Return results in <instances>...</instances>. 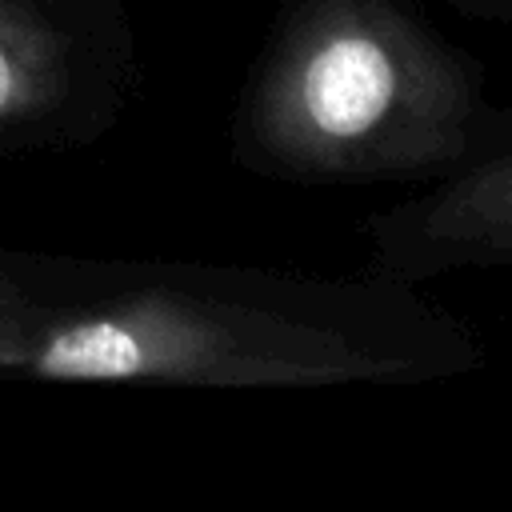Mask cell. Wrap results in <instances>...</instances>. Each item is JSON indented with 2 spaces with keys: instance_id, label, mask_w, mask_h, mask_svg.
Here are the masks:
<instances>
[{
  "instance_id": "cell-1",
  "label": "cell",
  "mask_w": 512,
  "mask_h": 512,
  "mask_svg": "<svg viewBox=\"0 0 512 512\" xmlns=\"http://www.w3.org/2000/svg\"><path fill=\"white\" fill-rule=\"evenodd\" d=\"M472 116L464 60L392 0H316L268 68L256 132L288 168L384 176L460 156Z\"/></svg>"
},
{
  "instance_id": "cell-2",
  "label": "cell",
  "mask_w": 512,
  "mask_h": 512,
  "mask_svg": "<svg viewBox=\"0 0 512 512\" xmlns=\"http://www.w3.org/2000/svg\"><path fill=\"white\" fill-rule=\"evenodd\" d=\"M396 236L400 260L424 272L456 264H512V152L448 180L432 200L404 216Z\"/></svg>"
},
{
  "instance_id": "cell-3",
  "label": "cell",
  "mask_w": 512,
  "mask_h": 512,
  "mask_svg": "<svg viewBox=\"0 0 512 512\" xmlns=\"http://www.w3.org/2000/svg\"><path fill=\"white\" fill-rule=\"evenodd\" d=\"M64 84L60 44L20 4L0 0V128L44 116Z\"/></svg>"
}]
</instances>
